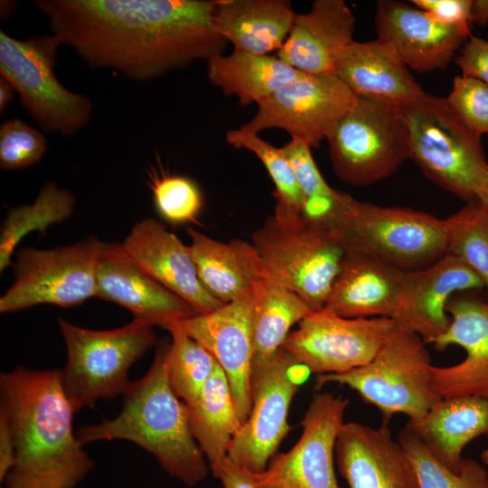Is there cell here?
<instances>
[{"label": "cell", "mask_w": 488, "mask_h": 488, "mask_svg": "<svg viewBox=\"0 0 488 488\" xmlns=\"http://www.w3.org/2000/svg\"><path fill=\"white\" fill-rule=\"evenodd\" d=\"M213 475L223 488H260L257 485L253 473L231 460L228 455L210 465Z\"/></svg>", "instance_id": "cell-43"}, {"label": "cell", "mask_w": 488, "mask_h": 488, "mask_svg": "<svg viewBox=\"0 0 488 488\" xmlns=\"http://www.w3.org/2000/svg\"><path fill=\"white\" fill-rule=\"evenodd\" d=\"M349 399L316 393L301 421L302 435L286 453L253 476L260 488H339L334 447Z\"/></svg>", "instance_id": "cell-15"}, {"label": "cell", "mask_w": 488, "mask_h": 488, "mask_svg": "<svg viewBox=\"0 0 488 488\" xmlns=\"http://www.w3.org/2000/svg\"><path fill=\"white\" fill-rule=\"evenodd\" d=\"M447 468L459 473L465 446L488 435V398L442 399L422 418L406 424Z\"/></svg>", "instance_id": "cell-28"}, {"label": "cell", "mask_w": 488, "mask_h": 488, "mask_svg": "<svg viewBox=\"0 0 488 488\" xmlns=\"http://www.w3.org/2000/svg\"><path fill=\"white\" fill-rule=\"evenodd\" d=\"M478 201L483 202L484 205L488 206V176L479 194Z\"/></svg>", "instance_id": "cell-48"}, {"label": "cell", "mask_w": 488, "mask_h": 488, "mask_svg": "<svg viewBox=\"0 0 488 488\" xmlns=\"http://www.w3.org/2000/svg\"><path fill=\"white\" fill-rule=\"evenodd\" d=\"M398 324L389 318H345L323 308L288 334L283 348L311 373H341L369 363Z\"/></svg>", "instance_id": "cell-13"}, {"label": "cell", "mask_w": 488, "mask_h": 488, "mask_svg": "<svg viewBox=\"0 0 488 488\" xmlns=\"http://www.w3.org/2000/svg\"><path fill=\"white\" fill-rule=\"evenodd\" d=\"M355 16L343 0H315L306 14H296L277 56L305 74L333 72L353 42Z\"/></svg>", "instance_id": "cell-23"}, {"label": "cell", "mask_w": 488, "mask_h": 488, "mask_svg": "<svg viewBox=\"0 0 488 488\" xmlns=\"http://www.w3.org/2000/svg\"><path fill=\"white\" fill-rule=\"evenodd\" d=\"M481 460L483 464L488 465V446L481 453Z\"/></svg>", "instance_id": "cell-49"}, {"label": "cell", "mask_w": 488, "mask_h": 488, "mask_svg": "<svg viewBox=\"0 0 488 488\" xmlns=\"http://www.w3.org/2000/svg\"><path fill=\"white\" fill-rule=\"evenodd\" d=\"M167 330L172 341L164 346L168 383L185 404L194 402L215 371L218 362L200 343L173 324Z\"/></svg>", "instance_id": "cell-33"}, {"label": "cell", "mask_w": 488, "mask_h": 488, "mask_svg": "<svg viewBox=\"0 0 488 488\" xmlns=\"http://www.w3.org/2000/svg\"><path fill=\"white\" fill-rule=\"evenodd\" d=\"M61 44L91 67L148 80L221 53L208 0H38Z\"/></svg>", "instance_id": "cell-1"}, {"label": "cell", "mask_w": 488, "mask_h": 488, "mask_svg": "<svg viewBox=\"0 0 488 488\" xmlns=\"http://www.w3.org/2000/svg\"><path fill=\"white\" fill-rule=\"evenodd\" d=\"M445 221L446 254L471 267L488 290V206L480 201L470 202Z\"/></svg>", "instance_id": "cell-34"}, {"label": "cell", "mask_w": 488, "mask_h": 488, "mask_svg": "<svg viewBox=\"0 0 488 488\" xmlns=\"http://www.w3.org/2000/svg\"><path fill=\"white\" fill-rule=\"evenodd\" d=\"M375 28L378 38L420 73L445 70L472 36L470 27L442 23L427 12L395 0L377 3Z\"/></svg>", "instance_id": "cell-17"}, {"label": "cell", "mask_w": 488, "mask_h": 488, "mask_svg": "<svg viewBox=\"0 0 488 488\" xmlns=\"http://www.w3.org/2000/svg\"><path fill=\"white\" fill-rule=\"evenodd\" d=\"M226 141L236 148H243L253 153L263 164L275 185L277 199L275 210L293 214L303 213L304 194L280 147H276L258 134L245 131L240 127L228 131Z\"/></svg>", "instance_id": "cell-36"}, {"label": "cell", "mask_w": 488, "mask_h": 488, "mask_svg": "<svg viewBox=\"0 0 488 488\" xmlns=\"http://www.w3.org/2000/svg\"><path fill=\"white\" fill-rule=\"evenodd\" d=\"M463 123L475 135L488 134V85L475 78L456 76L446 98Z\"/></svg>", "instance_id": "cell-40"}, {"label": "cell", "mask_w": 488, "mask_h": 488, "mask_svg": "<svg viewBox=\"0 0 488 488\" xmlns=\"http://www.w3.org/2000/svg\"><path fill=\"white\" fill-rule=\"evenodd\" d=\"M481 277L462 259L445 254L431 265L404 271L395 322L433 343L448 327L446 305L455 292L483 288Z\"/></svg>", "instance_id": "cell-19"}, {"label": "cell", "mask_w": 488, "mask_h": 488, "mask_svg": "<svg viewBox=\"0 0 488 488\" xmlns=\"http://www.w3.org/2000/svg\"><path fill=\"white\" fill-rule=\"evenodd\" d=\"M47 150L44 136L23 120L14 118L0 127V166L16 170L40 162Z\"/></svg>", "instance_id": "cell-39"}, {"label": "cell", "mask_w": 488, "mask_h": 488, "mask_svg": "<svg viewBox=\"0 0 488 488\" xmlns=\"http://www.w3.org/2000/svg\"><path fill=\"white\" fill-rule=\"evenodd\" d=\"M411 3L442 23L470 27L471 0H412Z\"/></svg>", "instance_id": "cell-42"}, {"label": "cell", "mask_w": 488, "mask_h": 488, "mask_svg": "<svg viewBox=\"0 0 488 488\" xmlns=\"http://www.w3.org/2000/svg\"><path fill=\"white\" fill-rule=\"evenodd\" d=\"M470 22L480 26L488 23V0H471Z\"/></svg>", "instance_id": "cell-45"}, {"label": "cell", "mask_w": 488, "mask_h": 488, "mask_svg": "<svg viewBox=\"0 0 488 488\" xmlns=\"http://www.w3.org/2000/svg\"><path fill=\"white\" fill-rule=\"evenodd\" d=\"M280 150L288 161L304 194L303 214L309 218H320L327 214L333 209L339 191L325 182L312 156L310 145L299 138L291 137Z\"/></svg>", "instance_id": "cell-38"}, {"label": "cell", "mask_w": 488, "mask_h": 488, "mask_svg": "<svg viewBox=\"0 0 488 488\" xmlns=\"http://www.w3.org/2000/svg\"><path fill=\"white\" fill-rule=\"evenodd\" d=\"M311 312L296 293L264 277L258 287L253 314L252 372L273 359L282 348L292 325Z\"/></svg>", "instance_id": "cell-31"}, {"label": "cell", "mask_w": 488, "mask_h": 488, "mask_svg": "<svg viewBox=\"0 0 488 488\" xmlns=\"http://www.w3.org/2000/svg\"><path fill=\"white\" fill-rule=\"evenodd\" d=\"M187 234L200 280L224 305L248 295L264 279L262 263L252 243L219 241L192 228Z\"/></svg>", "instance_id": "cell-26"}, {"label": "cell", "mask_w": 488, "mask_h": 488, "mask_svg": "<svg viewBox=\"0 0 488 488\" xmlns=\"http://www.w3.org/2000/svg\"><path fill=\"white\" fill-rule=\"evenodd\" d=\"M296 14L286 0H214L212 22L234 51L270 54L282 48Z\"/></svg>", "instance_id": "cell-27"}, {"label": "cell", "mask_w": 488, "mask_h": 488, "mask_svg": "<svg viewBox=\"0 0 488 488\" xmlns=\"http://www.w3.org/2000/svg\"><path fill=\"white\" fill-rule=\"evenodd\" d=\"M404 271L369 255L346 252L324 308L345 318L396 320Z\"/></svg>", "instance_id": "cell-24"}, {"label": "cell", "mask_w": 488, "mask_h": 488, "mask_svg": "<svg viewBox=\"0 0 488 488\" xmlns=\"http://www.w3.org/2000/svg\"><path fill=\"white\" fill-rule=\"evenodd\" d=\"M260 283L248 295L213 312L174 323L223 370L241 424L252 407L253 314Z\"/></svg>", "instance_id": "cell-16"}, {"label": "cell", "mask_w": 488, "mask_h": 488, "mask_svg": "<svg viewBox=\"0 0 488 488\" xmlns=\"http://www.w3.org/2000/svg\"><path fill=\"white\" fill-rule=\"evenodd\" d=\"M15 4L11 1H1V17L2 19L7 17L14 10Z\"/></svg>", "instance_id": "cell-47"}, {"label": "cell", "mask_w": 488, "mask_h": 488, "mask_svg": "<svg viewBox=\"0 0 488 488\" xmlns=\"http://www.w3.org/2000/svg\"><path fill=\"white\" fill-rule=\"evenodd\" d=\"M96 296L127 308L134 319L164 329L198 314L186 301L144 272L121 244L103 243Z\"/></svg>", "instance_id": "cell-20"}, {"label": "cell", "mask_w": 488, "mask_h": 488, "mask_svg": "<svg viewBox=\"0 0 488 488\" xmlns=\"http://www.w3.org/2000/svg\"><path fill=\"white\" fill-rule=\"evenodd\" d=\"M327 141L334 174L354 186L386 179L410 155L401 106L380 99L355 96Z\"/></svg>", "instance_id": "cell-9"}, {"label": "cell", "mask_w": 488, "mask_h": 488, "mask_svg": "<svg viewBox=\"0 0 488 488\" xmlns=\"http://www.w3.org/2000/svg\"><path fill=\"white\" fill-rule=\"evenodd\" d=\"M0 399L15 439L6 488H74L93 469V460L73 430L75 412L61 370L18 366L3 372Z\"/></svg>", "instance_id": "cell-2"}, {"label": "cell", "mask_w": 488, "mask_h": 488, "mask_svg": "<svg viewBox=\"0 0 488 488\" xmlns=\"http://www.w3.org/2000/svg\"><path fill=\"white\" fill-rule=\"evenodd\" d=\"M61 44L52 33L17 40L1 31L0 72L41 129L69 136L87 125L93 105L57 80L53 68Z\"/></svg>", "instance_id": "cell-10"}, {"label": "cell", "mask_w": 488, "mask_h": 488, "mask_svg": "<svg viewBox=\"0 0 488 488\" xmlns=\"http://www.w3.org/2000/svg\"><path fill=\"white\" fill-rule=\"evenodd\" d=\"M67 350L61 370L67 398L76 413L99 399L124 394L131 366L155 343L153 326L137 319L111 330H93L59 318Z\"/></svg>", "instance_id": "cell-8"}, {"label": "cell", "mask_w": 488, "mask_h": 488, "mask_svg": "<svg viewBox=\"0 0 488 488\" xmlns=\"http://www.w3.org/2000/svg\"><path fill=\"white\" fill-rule=\"evenodd\" d=\"M462 75L475 78L488 85V42L471 36L454 59Z\"/></svg>", "instance_id": "cell-41"}, {"label": "cell", "mask_w": 488, "mask_h": 488, "mask_svg": "<svg viewBox=\"0 0 488 488\" xmlns=\"http://www.w3.org/2000/svg\"><path fill=\"white\" fill-rule=\"evenodd\" d=\"M327 225L345 252L369 255L403 271L426 267L446 252L445 220L361 202L343 192Z\"/></svg>", "instance_id": "cell-4"}, {"label": "cell", "mask_w": 488, "mask_h": 488, "mask_svg": "<svg viewBox=\"0 0 488 488\" xmlns=\"http://www.w3.org/2000/svg\"><path fill=\"white\" fill-rule=\"evenodd\" d=\"M103 242L89 236L50 249L23 248L14 263V281L0 298V312L42 304L64 308L97 296V270Z\"/></svg>", "instance_id": "cell-11"}, {"label": "cell", "mask_w": 488, "mask_h": 488, "mask_svg": "<svg viewBox=\"0 0 488 488\" xmlns=\"http://www.w3.org/2000/svg\"><path fill=\"white\" fill-rule=\"evenodd\" d=\"M251 243L265 277L296 293L312 312L324 308L346 255L327 224L275 210Z\"/></svg>", "instance_id": "cell-5"}, {"label": "cell", "mask_w": 488, "mask_h": 488, "mask_svg": "<svg viewBox=\"0 0 488 488\" xmlns=\"http://www.w3.org/2000/svg\"><path fill=\"white\" fill-rule=\"evenodd\" d=\"M311 374L283 347L265 366L252 372V407L232 438L228 456L251 473L264 472L290 431L291 401Z\"/></svg>", "instance_id": "cell-12"}, {"label": "cell", "mask_w": 488, "mask_h": 488, "mask_svg": "<svg viewBox=\"0 0 488 488\" xmlns=\"http://www.w3.org/2000/svg\"><path fill=\"white\" fill-rule=\"evenodd\" d=\"M354 98L333 72L305 74L259 102L255 116L239 127L255 134L281 128L318 147L331 136Z\"/></svg>", "instance_id": "cell-14"}, {"label": "cell", "mask_w": 488, "mask_h": 488, "mask_svg": "<svg viewBox=\"0 0 488 488\" xmlns=\"http://www.w3.org/2000/svg\"><path fill=\"white\" fill-rule=\"evenodd\" d=\"M123 397V407L116 417L76 431L84 446L127 440L151 454L170 476L187 486H195L207 477L210 466L191 433L186 404L168 383L164 347L157 351L146 373L129 382Z\"/></svg>", "instance_id": "cell-3"}, {"label": "cell", "mask_w": 488, "mask_h": 488, "mask_svg": "<svg viewBox=\"0 0 488 488\" xmlns=\"http://www.w3.org/2000/svg\"><path fill=\"white\" fill-rule=\"evenodd\" d=\"M446 311L451 314L450 324L433 344L437 351L459 345L466 357L453 366L432 367L436 389L441 399L488 398V303L450 299Z\"/></svg>", "instance_id": "cell-22"}, {"label": "cell", "mask_w": 488, "mask_h": 488, "mask_svg": "<svg viewBox=\"0 0 488 488\" xmlns=\"http://www.w3.org/2000/svg\"><path fill=\"white\" fill-rule=\"evenodd\" d=\"M14 87L11 83L3 78L0 77V112L1 114L5 111L8 104L11 102L14 97Z\"/></svg>", "instance_id": "cell-46"}, {"label": "cell", "mask_w": 488, "mask_h": 488, "mask_svg": "<svg viewBox=\"0 0 488 488\" xmlns=\"http://www.w3.org/2000/svg\"><path fill=\"white\" fill-rule=\"evenodd\" d=\"M15 461V439L10 418L0 408V482L4 483Z\"/></svg>", "instance_id": "cell-44"}, {"label": "cell", "mask_w": 488, "mask_h": 488, "mask_svg": "<svg viewBox=\"0 0 488 488\" xmlns=\"http://www.w3.org/2000/svg\"><path fill=\"white\" fill-rule=\"evenodd\" d=\"M210 81L226 96H236L239 105L258 104L305 73L270 54L233 51L207 60Z\"/></svg>", "instance_id": "cell-29"}, {"label": "cell", "mask_w": 488, "mask_h": 488, "mask_svg": "<svg viewBox=\"0 0 488 488\" xmlns=\"http://www.w3.org/2000/svg\"><path fill=\"white\" fill-rule=\"evenodd\" d=\"M121 245L144 272L186 301L198 314L224 305L200 280L189 246L159 221L147 218L136 222Z\"/></svg>", "instance_id": "cell-21"}, {"label": "cell", "mask_w": 488, "mask_h": 488, "mask_svg": "<svg viewBox=\"0 0 488 488\" xmlns=\"http://www.w3.org/2000/svg\"><path fill=\"white\" fill-rule=\"evenodd\" d=\"M186 408L191 433L209 466L228 455L229 446L242 424L219 363L199 399Z\"/></svg>", "instance_id": "cell-30"}, {"label": "cell", "mask_w": 488, "mask_h": 488, "mask_svg": "<svg viewBox=\"0 0 488 488\" xmlns=\"http://www.w3.org/2000/svg\"><path fill=\"white\" fill-rule=\"evenodd\" d=\"M334 455L350 488H419L416 469L388 425L344 423Z\"/></svg>", "instance_id": "cell-18"}, {"label": "cell", "mask_w": 488, "mask_h": 488, "mask_svg": "<svg viewBox=\"0 0 488 488\" xmlns=\"http://www.w3.org/2000/svg\"><path fill=\"white\" fill-rule=\"evenodd\" d=\"M432 367L425 341L398 324L369 363L341 373L318 374L315 387L332 382L348 386L378 408L382 424L388 425L398 413L416 421L442 399Z\"/></svg>", "instance_id": "cell-7"}, {"label": "cell", "mask_w": 488, "mask_h": 488, "mask_svg": "<svg viewBox=\"0 0 488 488\" xmlns=\"http://www.w3.org/2000/svg\"><path fill=\"white\" fill-rule=\"evenodd\" d=\"M398 441L416 469L419 488H488V473L478 462L464 458L460 472L455 473L406 426Z\"/></svg>", "instance_id": "cell-35"}, {"label": "cell", "mask_w": 488, "mask_h": 488, "mask_svg": "<svg viewBox=\"0 0 488 488\" xmlns=\"http://www.w3.org/2000/svg\"><path fill=\"white\" fill-rule=\"evenodd\" d=\"M411 158L422 173L446 191L478 201L488 176L481 136L458 117L446 98L424 93L401 106Z\"/></svg>", "instance_id": "cell-6"}, {"label": "cell", "mask_w": 488, "mask_h": 488, "mask_svg": "<svg viewBox=\"0 0 488 488\" xmlns=\"http://www.w3.org/2000/svg\"><path fill=\"white\" fill-rule=\"evenodd\" d=\"M147 177L156 210L162 217L172 223L196 221L202 197L192 180L171 174L161 165L159 169L151 167Z\"/></svg>", "instance_id": "cell-37"}, {"label": "cell", "mask_w": 488, "mask_h": 488, "mask_svg": "<svg viewBox=\"0 0 488 488\" xmlns=\"http://www.w3.org/2000/svg\"><path fill=\"white\" fill-rule=\"evenodd\" d=\"M75 201L70 192L48 183L33 204L11 209L1 228L0 271L11 264L12 255L25 235L44 231L52 224L66 220L73 211Z\"/></svg>", "instance_id": "cell-32"}, {"label": "cell", "mask_w": 488, "mask_h": 488, "mask_svg": "<svg viewBox=\"0 0 488 488\" xmlns=\"http://www.w3.org/2000/svg\"><path fill=\"white\" fill-rule=\"evenodd\" d=\"M333 72L356 97L403 106L425 93L393 47L380 38L352 42Z\"/></svg>", "instance_id": "cell-25"}]
</instances>
